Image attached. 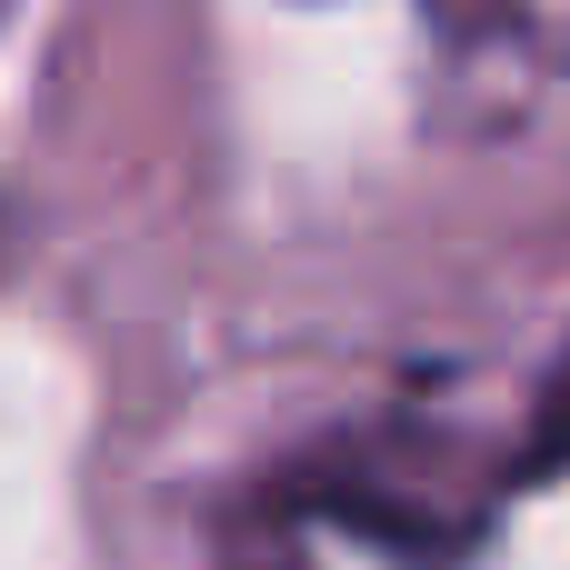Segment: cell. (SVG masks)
Segmentation results:
<instances>
[{
    "label": "cell",
    "mask_w": 570,
    "mask_h": 570,
    "mask_svg": "<svg viewBox=\"0 0 570 570\" xmlns=\"http://www.w3.org/2000/svg\"><path fill=\"white\" fill-rule=\"evenodd\" d=\"M531 461H570V351L541 381V441H531Z\"/></svg>",
    "instance_id": "1"
}]
</instances>
